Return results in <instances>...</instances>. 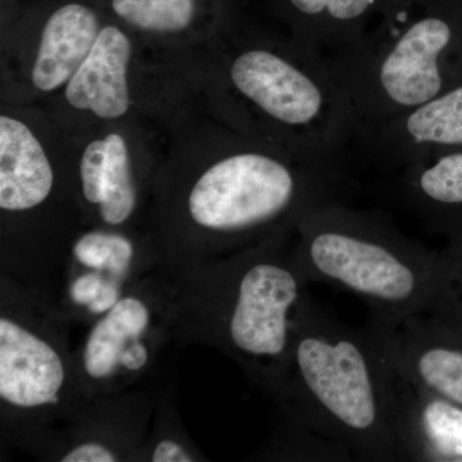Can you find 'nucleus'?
Masks as SVG:
<instances>
[{
  "mask_svg": "<svg viewBox=\"0 0 462 462\" xmlns=\"http://www.w3.org/2000/svg\"><path fill=\"white\" fill-rule=\"evenodd\" d=\"M202 147L158 170L147 230L163 269L291 236L309 212L337 199L336 163L252 138L223 121Z\"/></svg>",
  "mask_w": 462,
  "mask_h": 462,
  "instance_id": "f257e3e1",
  "label": "nucleus"
},
{
  "mask_svg": "<svg viewBox=\"0 0 462 462\" xmlns=\"http://www.w3.org/2000/svg\"><path fill=\"white\" fill-rule=\"evenodd\" d=\"M214 42L212 96L227 126L336 165L349 142L363 135L327 54L289 32L243 21Z\"/></svg>",
  "mask_w": 462,
  "mask_h": 462,
  "instance_id": "f03ea898",
  "label": "nucleus"
},
{
  "mask_svg": "<svg viewBox=\"0 0 462 462\" xmlns=\"http://www.w3.org/2000/svg\"><path fill=\"white\" fill-rule=\"evenodd\" d=\"M291 239L293 234L182 269L162 267L176 343L217 349L273 400L311 302Z\"/></svg>",
  "mask_w": 462,
  "mask_h": 462,
  "instance_id": "7ed1b4c3",
  "label": "nucleus"
},
{
  "mask_svg": "<svg viewBox=\"0 0 462 462\" xmlns=\"http://www.w3.org/2000/svg\"><path fill=\"white\" fill-rule=\"evenodd\" d=\"M294 427L364 460L401 457L397 374L374 322L355 330L310 302L281 393Z\"/></svg>",
  "mask_w": 462,
  "mask_h": 462,
  "instance_id": "20e7f679",
  "label": "nucleus"
},
{
  "mask_svg": "<svg viewBox=\"0 0 462 462\" xmlns=\"http://www.w3.org/2000/svg\"><path fill=\"white\" fill-rule=\"evenodd\" d=\"M327 57L367 136L462 84V0H396Z\"/></svg>",
  "mask_w": 462,
  "mask_h": 462,
  "instance_id": "39448f33",
  "label": "nucleus"
},
{
  "mask_svg": "<svg viewBox=\"0 0 462 462\" xmlns=\"http://www.w3.org/2000/svg\"><path fill=\"white\" fill-rule=\"evenodd\" d=\"M81 227L74 161H58L26 116L2 112L0 275L56 306Z\"/></svg>",
  "mask_w": 462,
  "mask_h": 462,
  "instance_id": "423d86ee",
  "label": "nucleus"
},
{
  "mask_svg": "<svg viewBox=\"0 0 462 462\" xmlns=\"http://www.w3.org/2000/svg\"><path fill=\"white\" fill-rule=\"evenodd\" d=\"M291 245L307 282L363 298L375 321L393 324L428 309L437 261L378 215L329 200L300 221Z\"/></svg>",
  "mask_w": 462,
  "mask_h": 462,
  "instance_id": "0eeeda50",
  "label": "nucleus"
},
{
  "mask_svg": "<svg viewBox=\"0 0 462 462\" xmlns=\"http://www.w3.org/2000/svg\"><path fill=\"white\" fill-rule=\"evenodd\" d=\"M69 321L32 291L0 275V430L33 454L93 401L76 376Z\"/></svg>",
  "mask_w": 462,
  "mask_h": 462,
  "instance_id": "6e6552de",
  "label": "nucleus"
},
{
  "mask_svg": "<svg viewBox=\"0 0 462 462\" xmlns=\"http://www.w3.org/2000/svg\"><path fill=\"white\" fill-rule=\"evenodd\" d=\"M173 331L171 293L162 267L127 288L103 316L91 322L74 351L76 376L89 401L149 388Z\"/></svg>",
  "mask_w": 462,
  "mask_h": 462,
  "instance_id": "1a4fd4ad",
  "label": "nucleus"
},
{
  "mask_svg": "<svg viewBox=\"0 0 462 462\" xmlns=\"http://www.w3.org/2000/svg\"><path fill=\"white\" fill-rule=\"evenodd\" d=\"M158 170L139 156L129 133L116 124L89 139L74 160L84 226L147 230Z\"/></svg>",
  "mask_w": 462,
  "mask_h": 462,
  "instance_id": "9d476101",
  "label": "nucleus"
},
{
  "mask_svg": "<svg viewBox=\"0 0 462 462\" xmlns=\"http://www.w3.org/2000/svg\"><path fill=\"white\" fill-rule=\"evenodd\" d=\"M162 394L145 388L93 401L45 438L32 455L58 462L141 461Z\"/></svg>",
  "mask_w": 462,
  "mask_h": 462,
  "instance_id": "9b49d317",
  "label": "nucleus"
},
{
  "mask_svg": "<svg viewBox=\"0 0 462 462\" xmlns=\"http://www.w3.org/2000/svg\"><path fill=\"white\" fill-rule=\"evenodd\" d=\"M109 16L105 0H25L11 20L33 33L30 87L39 96L62 93Z\"/></svg>",
  "mask_w": 462,
  "mask_h": 462,
  "instance_id": "f8f14e48",
  "label": "nucleus"
},
{
  "mask_svg": "<svg viewBox=\"0 0 462 462\" xmlns=\"http://www.w3.org/2000/svg\"><path fill=\"white\" fill-rule=\"evenodd\" d=\"M134 36L109 14L90 53L62 90L67 107L108 125L132 114Z\"/></svg>",
  "mask_w": 462,
  "mask_h": 462,
  "instance_id": "ddd939ff",
  "label": "nucleus"
},
{
  "mask_svg": "<svg viewBox=\"0 0 462 462\" xmlns=\"http://www.w3.org/2000/svg\"><path fill=\"white\" fill-rule=\"evenodd\" d=\"M116 21L135 35L161 42H214L238 25L243 0H105Z\"/></svg>",
  "mask_w": 462,
  "mask_h": 462,
  "instance_id": "4468645a",
  "label": "nucleus"
},
{
  "mask_svg": "<svg viewBox=\"0 0 462 462\" xmlns=\"http://www.w3.org/2000/svg\"><path fill=\"white\" fill-rule=\"evenodd\" d=\"M373 147L401 167L462 149V84L374 130Z\"/></svg>",
  "mask_w": 462,
  "mask_h": 462,
  "instance_id": "2eb2a0df",
  "label": "nucleus"
},
{
  "mask_svg": "<svg viewBox=\"0 0 462 462\" xmlns=\"http://www.w3.org/2000/svg\"><path fill=\"white\" fill-rule=\"evenodd\" d=\"M396 0H269L273 16L310 47L330 54L357 41Z\"/></svg>",
  "mask_w": 462,
  "mask_h": 462,
  "instance_id": "dca6fc26",
  "label": "nucleus"
},
{
  "mask_svg": "<svg viewBox=\"0 0 462 462\" xmlns=\"http://www.w3.org/2000/svg\"><path fill=\"white\" fill-rule=\"evenodd\" d=\"M160 267L156 243L148 230L84 226L69 248L66 272H98L129 288Z\"/></svg>",
  "mask_w": 462,
  "mask_h": 462,
  "instance_id": "f3484780",
  "label": "nucleus"
},
{
  "mask_svg": "<svg viewBox=\"0 0 462 462\" xmlns=\"http://www.w3.org/2000/svg\"><path fill=\"white\" fill-rule=\"evenodd\" d=\"M400 187L413 211L431 224L462 216V149L403 166Z\"/></svg>",
  "mask_w": 462,
  "mask_h": 462,
  "instance_id": "a211bd4d",
  "label": "nucleus"
},
{
  "mask_svg": "<svg viewBox=\"0 0 462 462\" xmlns=\"http://www.w3.org/2000/svg\"><path fill=\"white\" fill-rule=\"evenodd\" d=\"M130 288V287H129ZM121 282L98 272L69 269L56 310L69 324L89 325L107 314L126 291Z\"/></svg>",
  "mask_w": 462,
  "mask_h": 462,
  "instance_id": "6ab92c4d",
  "label": "nucleus"
},
{
  "mask_svg": "<svg viewBox=\"0 0 462 462\" xmlns=\"http://www.w3.org/2000/svg\"><path fill=\"white\" fill-rule=\"evenodd\" d=\"M197 461H206V458L182 430L178 412L169 396L163 393L157 404L147 442L142 449L141 462Z\"/></svg>",
  "mask_w": 462,
  "mask_h": 462,
  "instance_id": "aec40b11",
  "label": "nucleus"
},
{
  "mask_svg": "<svg viewBox=\"0 0 462 462\" xmlns=\"http://www.w3.org/2000/svg\"><path fill=\"white\" fill-rule=\"evenodd\" d=\"M3 12L7 14V17L17 11L23 5V0H2Z\"/></svg>",
  "mask_w": 462,
  "mask_h": 462,
  "instance_id": "412c9836",
  "label": "nucleus"
}]
</instances>
